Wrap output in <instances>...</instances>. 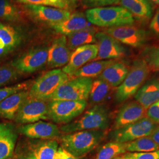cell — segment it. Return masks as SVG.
I'll list each match as a JSON object with an SVG mask.
<instances>
[{"instance_id":"1","label":"cell","mask_w":159,"mask_h":159,"mask_svg":"<svg viewBox=\"0 0 159 159\" xmlns=\"http://www.w3.org/2000/svg\"><path fill=\"white\" fill-rule=\"evenodd\" d=\"M110 122V114L107 107L99 104L87 110L79 119L61 126L60 130L65 133L91 130L104 131L108 129Z\"/></svg>"},{"instance_id":"2","label":"cell","mask_w":159,"mask_h":159,"mask_svg":"<svg viewBox=\"0 0 159 159\" xmlns=\"http://www.w3.org/2000/svg\"><path fill=\"white\" fill-rule=\"evenodd\" d=\"M88 21L92 24L106 29L133 25L134 19L121 6H110L90 8L85 13Z\"/></svg>"},{"instance_id":"3","label":"cell","mask_w":159,"mask_h":159,"mask_svg":"<svg viewBox=\"0 0 159 159\" xmlns=\"http://www.w3.org/2000/svg\"><path fill=\"white\" fill-rule=\"evenodd\" d=\"M104 137L102 130H91L67 133L60 138L61 148L75 157H81L98 146Z\"/></svg>"},{"instance_id":"4","label":"cell","mask_w":159,"mask_h":159,"mask_svg":"<svg viewBox=\"0 0 159 159\" xmlns=\"http://www.w3.org/2000/svg\"><path fill=\"white\" fill-rule=\"evenodd\" d=\"M150 71L148 64L142 58L135 60L125 79L117 88L114 96L116 102H125L136 95L148 79Z\"/></svg>"},{"instance_id":"5","label":"cell","mask_w":159,"mask_h":159,"mask_svg":"<svg viewBox=\"0 0 159 159\" xmlns=\"http://www.w3.org/2000/svg\"><path fill=\"white\" fill-rule=\"evenodd\" d=\"M70 79V76L65 73L62 69L57 68L50 70L32 83L29 91V96L50 101L57 89Z\"/></svg>"},{"instance_id":"6","label":"cell","mask_w":159,"mask_h":159,"mask_svg":"<svg viewBox=\"0 0 159 159\" xmlns=\"http://www.w3.org/2000/svg\"><path fill=\"white\" fill-rule=\"evenodd\" d=\"M86 100H52L48 102V118L57 124L67 125L79 116L87 107Z\"/></svg>"},{"instance_id":"7","label":"cell","mask_w":159,"mask_h":159,"mask_svg":"<svg viewBox=\"0 0 159 159\" xmlns=\"http://www.w3.org/2000/svg\"><path fill=\"white\" fill-rule=\"evenodd\" d=\"M93 81L91 78H70L57 89L50 101L86 100L89 97Z\"/></svg>"},{"instance_id":"8","label":"cell","mask_w":159,"mask_h":159,"mask_svg":"<svg viewBox=\"0 0 159 159\" xmlns=\"http://www.w3.org/2000/svg\"><path fill=\"white\" fill-rule=\"evenodd\" d=\"M159 125L144 117L135 123L114 129L110 132L109 137L113 142H130L143 137L150 136Z\"/></svg>"},{"instance_id":"9","label":"cell","mask_w":159,"mask_h":159,"mask_svg":"<svg viewBox=\"0 0 159 159\" xmlns=\"http://www.w3.org/2000/svg\"><path fill=\"white\" fill-rule=\"evenodd\" d=\"M48 102L47 101L29 97L18 111L15 121L19 124L27 125L47 120Z\"/></svg>"},{"instance_id":"10","label":"cell","mask_w":159,"mask_h":159,"mask_svg":"<svg viewBox=\"0 0 159 159\" xmlns=\"http://www.w3.org/2000/svg\"><path fill=\"white\" fill-rule=\"evenodd\" d=\"M48 51L47 47L33 48L12 61L11 65L20 73H34L47 63Z\"/></svg>"},{"instance_id":"11","label":"cell","mask_w":159,"mask_h":159,"mask_svg":"<svg viewBox=\"0 0 159 159\" xmlns=\"http://www.w3.org/2000/svg\"><path fill=\"white\" fill-rule=\"evenodd\" d=\"M103 32L113 37L121 44L134 48L144 46L147 40L146 31L133 25L108 28L104 29Z\"/></svg>"},{"instance_id":"12","label":"cell","mask_w":159,"mask_h":159,"mask_svg":"<svg viewBox=\"0 0 159 159\" xmlns=\"http://www.w3.org/2000/svg\"><path fill=\"white\" fill-rule=\"evenodd\" d=\"M96 39L98 52L94 61L114 60L127 54V49L121 43L103 31L97 32Z\"/></svg>"},{"instance_id":"13","label":"cell","mask_w":159,"mask_h":159,"mask_svg":"<svg viewBox=\"0 0 159 159\" xmlns=\"http://www.w3.org/2000/svg\"><path fill=\"white\" fill-rule=\"evenodd\" d=\"M24 9L35 20L50 25L61 23L71 15L68 10L46 6L25 5Z\"/></svg>"},{"instance_id":"14","label":"cell","mask_w":159,"mask_h":159,"mask_svg":"<svg viewBox=\"0 0 159 159\" xmlns=\"http://www.w3.org/2000/svg\"><path fill=\"white\" fill-rule=\"evenodd\" d=\"M97 52L98 48L96 44L80 46L71 53L69 62L62 70L70 77L77 70L89 62L94 61L97 56Z\"/></svg>"},{"instance_id":"15","label":"cell","mask_w":159,"mask_h":159,"mask_svg":"<svg viewBox=\"0 0 159 159\" xmlns=\"http://www.w3.org/2000/svg\"><path fill=\"white\" fill-rule=\"evenodd\" d=\"M18 131L25 136L40 140H53L60 134V130L57 125L41 120L21 125Z\"/></svg>"},{"instance_id":"16","label":"cell","mask_w":159,"mask_h":159,"mask_svg":"<svg viewBox=\"0 0 159 159\" xmlns=\"http://www.w3.org/2000/svg\"><path fill=\"white\" fill-rule=\"evenodd\" d=\"M71 51L67 45V37L61 35L53 41L48 51L47 65L50 68H58L68 64Z\"/></svg>"},{"instance_id":"17","label":"cell","mask_w":159,"mask_h":159,"mask_svg":"<svg viewBox=\"0 0 159 159\" xmlns=\"http://www.w3.org/2000/svg\"><path fill=\"white\" fill-rule=\"evenodd\" d=\"M136 101L147 110L159 100V71L146 79L135 95Z\"/></svg>"},{"instance_id":"18","label":"cell","mask_w":159,"mask_h":159,"mask_svg":"<svg viewBox=\"0 0 159 159\" xmlns=\"http://www.w3.org/2000/svg\"><path fill=\"white\" fill-rule=\"evenodd\" d=\"M146 110L137 101L125 104L120 109L114 121V129L135 123L144 117Z\"/></svg>"},{"instance_id":"19","label":"cell","mask_w":159,"mask_h":159,"mask_svg":"<svg viewBox=\"0 0 159 159\" xmlns=\"http://www.w3.org/2000/svg\"><path fill=\"white\" fill-rule=\"evenodd\" d=\"M58 148L54 140H41L31 143L21 156L22 159H53Z\"/></svg>"},{"instance_id":"20","label":"cell","mask_w":159,"mask_h":159,"mask_svg":"<svg viewBox=\"0 0 159 159\" xmlns=\"http://www.w3.org/2000/svg\"><path fill=\"white\" fill-rule=\"evenodd\" d=\"M91 25L85 17V14L82 12L76 11L71 14L67 19L61 23L50 25L57 33L67 36L80 30H84Z\"/></svg>"},{"instance_id":"21","label":"cell","mask_w":159,"mask_h":159,"mask_svg":"<svg viewBox=\"0 0 159 159\" xmlns=\"http://www.w3.org/2000/svg\"><path fill=\"white\" fill-rule=\"evenodd\" d=\"M119 4L137 21L147 22L153 16V6L150 0H120Z\"/></svg>"},{"instance_id":"22","label":"cell","mask_w":159,"mask_h":159,"mask_svg":"<svg viewBox=\"0 0 159 159\" xmlns=\"http://www.w3.org/2000/svg\"><path fill=\"white\" fill-rule=\"evenodd\" d=\"M17 134L14 126L0 123V159H10L14 153Z\"/></svg>"},{"instance_id":"23","label":"cell","mask_w":159,"mask_h":159,"mask_svg":"<svg viewBox=\"0 0 159 159\" xmlns=\"http://www.w3.org/2000/svg\"><path fill=\"white\" fill-rule=\"evenodd\" d=\"M129 68L125 63L116 60L108 66L97 79L102 80L111 87H119L125 79Z\"/></svg>"},{"instance_id":"24","label":"cell","mask_w":159,"mask_h":159,"mask_svg":"<svg viewBox=\"0 0 159 159\" xmlns=\"http://www.w3.org/2000/svg\"><path fill=\"white\" fill-rule=\"evenodd\" d=\"M28 90L20 91L7 97L0 102V118L5 119H15L18 111L23 102L29 97Z\"/></svg>"},{"instance_id":"25","label":"cell","mask_w":159,"mask_h":159,"mask_svg":"<svg viewBox=\"0 0 159 159\" xmlns=\"http://www.w3.org/2000/svg\"><path fill=\"white\" fill-rule=\"evenodd\" d=\"M97 29L94 26L90 27L75 32L67 36L68 48L73 51L80 46L96 43V34Z\"/></svg>"},{"instance_id":"26","label":"cell","mask_w":159,"mask_h":159,"mask_svg":"<svg viewBox=\"0 0 159 159\" xmlns=\"http://www.w3.org/2000/svg\"><path fill=\"white\" fill-rule=\"evenodd\" d=\"M115 61V60L93 61L90 63L86 64L84 66L75 71L70 76V78L86 77L92 79L93 77H98L108 66L111 64Z\"/></svg>"},{"instance_id":"27","label":"cell","mask_w":159,"mask_h":159,"mask_svg":"<svg viewBox=\"0 0 159 159\" xmlns=\"http://www.w3.org/2000/svg\"><path fill=\"white\" fill-rule=\"evenodd\" d=\"M125 149L129 153L152 152L159 150V146L149 136L143 137L130 142L125 143Z\"/></svg>"},{"instance_id":"28","label":"cell","mask_w":159,"mask_h":159,"mask_svg":"<svg viewBox=\"0 0 159 159\" xmlns=\"http://www.w3.org/2000/svg\"><path fill=\"white\" fill-rule=\"evenodd\" d=\"M111 87L102 80L97 79L93 81L89 98L93 104H99L108 97Z\"/></svg>"},{"instance_id":"29","label":"cell","mask_w":159,"mask_h":159,"mask_svg":"<svg viewBox=\"0 0 159 159\" xmlns=\"http://www.w3.org/2000/svg\"><path fill=\"white\" fill-rule=\"evenodd\" d=\"M22 10L10 0H0V19L6 21L17 22L22 20Z\"/></svg>"},{"instance_id":"30","label":"cell","mask_w":159,"mask_h":159,"mask_svg":"<svg viewBox=\"0 0 159 159\" xmlns=\"http://www.w3.org/2000/svg\"><path fill=\"white\" fill-rule=\"evenodd\" d=\"M125 153V143L111 141L102 146L95 159H114Z\"/></svg>"},{"instance_id":"31","label":"cell","mask_w":159,"mask_h":159,"mask_svg":"<svg viewBox=\"0 0 159 159\" xmlns=\"http://www.w3.org/2000/svg\"><path fill=\"white\" fill-rule=\"evenodd\" d=\"M0 39L2 40L6 48L12 51L20 43V37L17 31L10 25L0 23Z\"/></svg>"},{"instance_id":"32","label":"cell","mask_w":159,"mask_h":159,"mask_svg":"<svg viewBox=\"0 0 159 159\" xmlns=\"http://www.w3.org/2000/svg\"><path fill=\"white\" fill-rule=\"evenodd\" d=\"M141 56L148 64L150 70L159 71V47L154 46L146 47L142 52Z\"/></svg>"},{"instance_id":"33","label":"cell","mask_w":159,"mask_h":159,"mask_svg":"<svg viewBox=\"0 0 159 159\" xmlns=\"http://www.w3.org/2000/svg\"><path fill=\"white\" fill-rule=\"evenodd\" d=\"M20 73L11 65L0 66V88L5 87L18 79Z\"/></svg>"},{"instance_id":"34","label":"cell","mask_w":159,"mask_h":159,"mask_svg":"<svg viewBox=\"0 0 159 159\" xmlns=\"http://www.w3.org/2000/svg\"><path fill=\"white\" fill-rule=\"evenodd\" d=\"M30 81H25L18 83L16 85L2 87L0 88V102L5 100L7 97L20 91L27 90L31 86Z\"/></svg>"},{"instance_id":"35","label":"cell","mask_w":159,"mask_h":159,"mask_svg":"<svg viewBox=\"0 0 159 159\" xmlns=\"http://www.w3.org/2000/svg\"><path fill=\"white\" fill-rule=\"evenodd\" d=\"M120 0H82V3L87 8H94L119 4Z\"/></svg>"},{"instance_id":"36","label":"cell","mask_w":159,"mask_h":159,"mask_svg":"<svg viewBox=\"0 0 159 159\" xmlns=\"http://www.w3.org/2000/svg\"><path fill=\"white\" fill-rule=\"evenodd\" d=\"M131 159H159V150L152 152L125 153Z\"/></svg>"},{"instance_id":"37","label":"cell","mask_w":159,"mask_h":159,"mask_svg":"<svg viewBox=\"0 0 159 159\" xmlns=\"http://www.w3.org/2000/svg\"><path fill=\"white\" fill-rule=\"evenodd\" d=\"M146 115L149 119L159 125V100L154 102L146 110Z\"/></svg>"},{"instance_id":"38","label":"cell","mask_w":159,"mask_h":159,"mask_svg":"<svg viewBox=\"0 0 159 159\" xmlns=\"http://www.w3.org/2000/svg\"><path fill=\"white\" fill-rule=\"evenodd\" d=\"M48 6L69 11L74 5L71 0H48Z\"/></svg>"},{"instance_id":"39","label":"cell","mask_w":159,"mask_h":159,"mask_svg":"<svg viewBox=\"0 0 159 159\" xmlns=\"http://www.w3.org/2000/svg\"><path fill=\"white\" fill-rule=\"evenodd\" d=\"M150 29L154 34L159 36V7L157 9L150 22Z\"/></svg>"},{"instance_id":"40","label":"cell","mask_w":159,"mask_h":159,"mask_svg":"<svg viewBox=\"0 0 159 159\" xmlns=\"http://www.w3.org/2000/svg\"><path fill=\"white\" fill-rule=\"evenodd\" d=\"M19 3L24 5L48 6V0H17Z\"/></svg>"},{"instance_id":"41","label":"cell","mask_w":159,"mask_h":159,"mask_svg":"<svg viewBox=\"0 0 159 159\" xmlns=\"http://www.w3.org/2000/svg\"><path fill=\"white\" fill-rule=\"evenodd\" d=\"M70 154L67 152L63 148H58L56 152L54 154L53 159H67Z\"/></svg>"},{"instance_id":"42","label":"cell","mask_w":159,"mask_h":159,"mask_svg":"<svg viewBox=\"0 0 159 159\" xmlns=\"http://www.w3.org/2000/svg\"><path fill=\"white\" fill-rule=\"evenodd\" d=\"M150 137L159 148V125L154 129Z\"/></svg>"},{"instance_id":"43","label":"cell","mask_w":159,"mask_h":159,"mask_svg":"<svg viewBox=\"0 0 159 159\" xmlns=\"http://www.w3.org/2000/svg\"><path fill=\"white\" fill-rule=\"evenodd\" d=\"M114 159H131L130 158V157H129L127 155H126V154L125 153L123 154H121V155H120L119 156H117V157H116V158H114Z\"/></svg>"},{"instance_id":"44","label":"cell","mask_w":159,"mask_h":159,"mask_svg":"<svg viewBox=\"0 0 159 159\" xmlns=\"http://www.w3.org/2000/svg\"><path fill=\"white\" fill-rule=\"evenodd\" d=\"M4 48H6L5 44L3 43L2 40L0 39V50H2V49H4Z\"/></svg>"},{"instance_id":"45","label":"cell","mask_w":159,"mask_h":159,"mask_svg":"<svg viewBox=\"0 0 159 159\" xmlns=\"http://www.w3.org/2000/svg\"><path fill=\"white\" fill-rule=\"evenodd\" d=\"M67 159H86V158H84V157H75L74 156H73V155H71V154H70V156H69V157H68Z\"/></svg>"},{"instance_id":"46","label":"cell","mask_w":159,"mask_h":159,"mask_svg":"<svg viewBox=\"0 0 159 159\" xmlns=\"http://www.w3.org/2000/svg\"><path fill=\"white\" fill-rule=\"evenodd\" d=\"M152 2H153L155 4H157V5H159V0H150Z\"/></svg>"},{"instance_id":"47","label":"cell","mask_w":159,"mask_h":159,"mask_svg":"<svg viewBox=\"0 0 159 159\" xmlns=\"http://www.w3.org/2000/svg\"><path fill=\"white\" fill-rule=\"evenodd\" d=\"M71 1H72V2H73V4L74 6H75V5L76 4V3H77L76 0H71Z\"/></svg>"},{"instance_id":"48","label":"cell","mask_w":159,"mask_h":159,"mask_svg":"<svg viewBox=\"0 0 159 159\" xmlns=\"http://www.w3.org/2000/svg\"><path fill=\"white\" fill-rule=\"evenodd\" d=\"M82 1V0H76V2H79V1Z\"/></svg>"}]
</instances>
